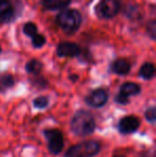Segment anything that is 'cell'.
Returning <instances> with one entry per match:
<instances>
[{"label": "cell", "mask_w": 156, "mask_h": 157, "mask_svg": "<svg viewBox=\"0 0 156 157\" xmlns=\"http://www.w3.org/2000/svg\"><path fill=\"white\" fill-rule=\"evenodd\" d=\"M70 127L74 135L78 137H88L96 129V121L93 113L89 110L79 109L74 113L70 122Z\"/></svg>", "instance_id": "6da1fadb"}, {"label": "cell", "mask_w": 156, "mask_h": 157, "mask_svg": "<svg viewBox=\"0 0 156 157\" xmlns=\"http://www.w3.org/2000/svg\"><path fill=\"white\" fill-rule=\"evenodd\" d=\"M56 23L67 34H74L80 28L82 16L76 9H64L57 15Z\"/></svg>", "instance_id": "7a4b0ae2"}, {"label": "cell", "mask_w": 156, "mask_h": 157, "mask_svg": "<svg viewBox=\"0 0 156 157\" xmlns=\"http://www.w3.org/2000/svg\"><path fill=\"white\" fill-rule=\"evenodd\" d=\"M43 135L47 140L48 151L52 155H59L64 147V137L58 128H47L43 130Z\"/></svg>", "instance_id": "3957f363"}, {"label": "cell", "mask_w": 156, "mask_h": 157, "mask_svg": "<svg viewBox=\"0 0 156 157\" xmlns=\"http://www.w3.org/2000/svg\"><path fill=\"white\" fill-rule=\"evenodd\" d=\"M121 11V0H100L95 6V14L101 19H111Z\"/></svg>", "instance_id": "277c9868"}, {"label": "cell", "mask_w": 156, "mask_h": 157, "mask_svg": "<svg viewBox=\"0 0 156 157\" xmlns=\"http://www.w3.org/2000/svg\"><path fill=\"white\" fill-rule=\"evenodd\" d=\"M109 99V93L104 88L92 90L87 96L85 97V103L91 108H102L107 104Z\"/></svg>", "instance_id": "5b68a950"}, {"label": "cell", "mask_w": 156, "mask_h": 157, "mask_svg": "<svg viewBox=\"0 0 156 157\" xmlns=\"http://www.w3.org/2000/svg\"><path fill=\"white\" fill-rule=\"evenodd\" d=\"M140 124V119H138L136 116H125L119 121L118 130L122 135H131L137 132Z\"/></svg>", "instance_id": "8992f818"}, {"label": "cell", "mask_w": 156, "mask_h": 157, "mask_svg": "<svg viewBox=\"0 0 156 157\" xmlns=\"http://www.w3.org/2000/svg\"><path fill=\"white\" fill-rule=\"evenodd\" d=\"M80 157H94L100 154L102 145L96 140H85L76 144Z\"/></svg>", "instance_id": "52a82bcc"}, {"label": "cell", "mask_w": 156, "mask_h": 157, "mask_svg": "<svg viewBox=\"0 0 156 157\" xmlns=\"http://www.w3.org/2000/svg\"><path fill=\"white\" fill-rule=\"evenodd\" d=\"M81 54V48L78 44L72 42H61L57 46V56L60 58H75Z\"/></svg>", "instance_id": "ba28073f"}, {"label": "cell", "mask_w": 156, "mask_h": 157, "mask_svg": "<svg viewBox=\"0 0 156 157\" xmlns=\"http://www.w3.org/2000/svg\"><path fill=\"white\" fill-rule=\"evenodd\" d=\"M16 17V10L11 0H0V24H10Z\"/></svg>", "instance_id": "9c48e42d"}, {"label": "cell", "mask_w": 156, "mask_h": 157, "mask_svg": "<svg viewBox=\"0 0 156 157\" xmlns=\"http://www.w3.org/2000/svg\"><path fill=\"white\" fill-rule=\"evenodd\" d=\"M131 70V64L124 58H119L110 64V72L119 76H126Z\"/></svg>", "instance_id": "30bf717a"}, {"label": "cell", "mask_w": 156, "mask_h": 157, "mask_svg": "<svg viewBox=\"0 0 156 157\" xmlns=\"http://www.w3.org/2000/svg\"><path fill=\"white\" fill-rule=\"evenodd\" d=\"M118 93L129 99L131 96H136V95H139L141 93V87H140V85L133 82V81H126L120 87Z\"/></svg>", "instance_id": "8fae6325"}, {"label": "cell", "mask_w": 156, "mask_h": 157, "mask_svg": "<svg viewBox=\"0 0 156 157\" xmlns=\"http://www.w3.org/2000/svg\"><path fill=\"white\" fill-rule=\"evenodd\" d=\"M72 0H41V4L46 11H62L71 4Z\"/></svg>", "instance_id": "7c38bea8"}, {"label": "cell", "mask_w": 156, "mask_h": 157, "mask_svg": "<svg viewBox=\"0 0 156 157\" xmlns=\"http://www.w3.org/2000/svg\"><path fill=\"white\" fill-rule=\"evenodd\" d=\"M140 78L143 80H151L155 76V66L152 62H146L141 65L138 73Z\"/></svg>", "instance_id": "4fadbf2b"}, {"label": "cell", "mask_w": 156, "mask_h": 157, "mask_svg": "<svg viewBox=\"0 0 156 157\" xmlns=\"http://www.w3.org/2000/svg\"><path fill=\"white\" fill-rule=\"evenodd\" d=\"M43 63L38 59H31L26 63L25 70L28 74L33 75V76H39L41 74L42 70H43Z\"/></svg>", "instance_id": "5bb4252c"}, {"label": "cell", "mask_w": 156, "mask_h": 157, "mask_svg": "<svg viewBox=\"0 0 156 157\" xmlns=\"http://www.w3.org/2000/svg\"><path fill=\"white\" fill-rule=\"evenodd\" d=\"M32 105L36 109L42 110L45 109L49 105V97L46 96V95H40V96L36 97V98L32 101Z\"/></svg>", "instance_id": "9a60e30c"}, {"label": "cell", "mask_w": 156, "mask_h": 157, "mask_svg": "<svg viewBox=\"0 0 156 157\" xmlns=\"http://www.w3.org/2000/svg\"><path fill=\"white\" fill-rule=\"evenodd\" d=\"M38 31H39L38 26H36L33 21H28V23H26L23 27L24 34L27 35V36H29V37H31V39L34 36V35L38 34L39 33Z\"/></svg>", "instance_id": "2e32d148"}, {"label": "cell", "mask_w": 156, "mask_h": 157, "mask_svg": "<svg viewBox=\"0 0 156 157\" xmlns=\"http://www.w3.org/2000/svg\"><path fill=\"white\" fill-rule=\"evenodd\" d=\"M15 85V79L11 74H4L0 76V87L1 89H10Z\"/></svg>", "instance_id": "e0dca14e"}, {"label": "cell", "mask_w": 156, "mask_h": 157, "mask_svg": "<svg viewBox=\"0 0 156 157\" xmlns=\"http://www.w3.org/2000/svg\"><path fill=\"white\" fill-rule=\"evenodd\" d=\"M30 83H31L33 87L38 88V89H46L48 87V81L46 78L42 76H34L33 78H30Z\"/></svg>", "instance_id": "ac0fdd59"}, {"label": "cell", "mask_w": 156, "mask_h": 157, "mask_svg": "<svg viewBox=\"0 0 156 157\" xmlns=\"http://www.w3.org/2000/svg\"><path fill=\"white\" fill-rule=\"evenodd\" d=\"M126 16L131 19L141 18V14H139V6H128L126 11Z\"/></svg>", "instance_id": "d6986e66"}, {"label": "cell", "mask_w": 156, "mask_h": 157, "mask_svg": "<svg viewBox=\"0 0 156 157\" xmlns=\"http://www.w3.org/2000/svg\"><path fill=\"white\" fill-rule=\"evenodd\" d=\"M31 40H32L31 41L32 46H33L34 48H36V49L42 48L46 44V37L44 36L43 34H40V33H38L36 35H34Z\"/></svg>", "instance_id": "ffe728a7"}, {"label": "cell", "mask_w": 156, "mask_h": 157, "mask_svg": "<svg viewBox=\"0 0 156 157\" xmlns=\"http://www.w3.org/2000/svg\"><path fill=\"white\" fill-rule=\"evenodd\" d=\"M144 118L151 124H154L156 121V107L155 106H151L144 111Z\"/></svg>", "instance_id": "44dd1931"}, {"label": "cell", "mask_w": 156, "mask_h": 157, "mask_svg": "<svg viewBox=\"0 0 156 157\" xmlns=\"http://www.w3.org/2000/svg\"><path fill=\"white\" fill-rule=\"evenodd\" d=\"M146 32H148L149 36L151 37L152 40L156 39V23L154 19L150 21L146 25Z\"/></svg>", "instance_id": "7402d4cb"}, {"label": "cell", "mask_w": 156, "mask_h": 157, "mask_svg": "<svg viewBox=\"0 0 156 157\" xmlns=\"http://www.w3.org/2000/svg\"><path fill=\"white\" fill-rule=\"evenodd\" d=\"M115 101L119 105H122V106H125L127 105V104L129 103V99L126 98V97H124L123 95H121L120 93H118L117 95L115 96Z\"/></svg>", "instance_id": "603a6c76"}, {"label": "cell", "mask_w": 156, "mask_h": 157, "mask_svg": "<svg viewBox=\"0 0 156 157\" xmlns=\"http://www.w3.org/2000/svg\"><path fill=\"white\" fill-rule=\"evenodd\" d=\"M69 78H70V80H71L72 82H76V81L78 80L79 77H78V75H76V74H72V75H70Z\"/></svg>", "instance_id": "cb8c5ba5"}, {"label": "cell", "mask_w": 156, "mask_h": 157, "mask_svg": "<svg viewBox=\"0 0 156 157\" xmlns=\"http://www.w3.org/2000/svg\"><path fill=\"white\" fill-rule=\"evenodd\" d=\"M112 157H125L124 155H115V156H112Z\"/></svg>", "instance_id": "d4e9b609"}, {"label": "cell", "mask_w": 156, "mask_h": 157, "mask_svg": "<svg viewBox=\"0 0 156 157\" xmlns=\"http://www.w3.org/2000/svg\"><path fill=\"white\" fill-rule=\"evenodd\" d=\"M1 50H2V49H1V46H0V52H1Z\"/></svg>", "instance_id": "484cf974"}, {"label": "cell", "mask_w": 156, "mask_h": 157, "mask_svg": "<svg viewBox=\"0 0 156 157\" xmlns=\"http://www.w3.org/2000/svg\"><path fill=\"white\" fill-rule=\"evenodd\" d=\"M0 92H1V87H0Z\"/></svg>", "instance_id": "4316f807"}]
</instances>
